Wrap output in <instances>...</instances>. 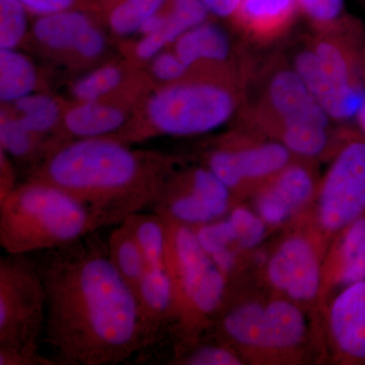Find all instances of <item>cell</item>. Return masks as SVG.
Here are the masks:
<instances>
[{
    "mask_svg": "<svg viewBox=\"0 0 365 365\" xmlns=\"http://www.w3.org/2000/svg\"><path fill=\"white\" fill-rule=\"evenodd\" d=\"M98 232L43 252L45 341L57 365H114L143 351L133 289Z\"/></svg>",
    "mask_w": 365,
    "mask_h": 365,
    "instance_id": "1",
    "label": "cell"
},
{
    "mask_svg": "<svg viewBox=\"0 0 365 365\" xmlns=\"http://www.w3.org/2000/svg\"><path fill=\"white\" fill-rule=\"evenodd\" d=\"M174 165L172 158L132 150L113 136L72 139L48 151L30 179L66 191L103 230L150 208Z\"/></svg>",
    "mask_w": 365,
    "mask_h": 365,
    "instance_id": "2",
    "label": "cell"
},
{
    "mask_svg": "<svg viewBox=\"0 0 365 365\" xmlns=\"http://www.w3.org/2000/svg\"><path fill=\"white\" fill-rule=\"evenodd\" d=\"M101 230L83 204L49 182L29 179L0 201V246L6 254L43 253Z\"/></svg>",
    "mask_w": 365,
    "mask_h": 365,
    "instance_id": "3",
    "label": "cell"
},
{
    "mask_svg": "<svg viewBox=\"0 0 365 365\" xmlns=\"http://www.w3.org/2000/svg\"><path fill=\"white\" fill-rule=\"evenodd\" d=\"M230 71L199 74L168 83L151 93L144 118L115 138L125 143L151 136H188L222 126L237 109L239 97Z\"/></svg>",
    "mask_w": 365,
    "mask_h": 365,
    "instance_id": "4",
    "label": "cell"
},
{
    "mask_svg": "<svg viewBox=\"0 0 365 365\" xmlns=\"http://www.w3.org/2000/svg\"><path fill=\"white\" fill-rule=\"evenodd\" d=\"M167 228L165 270L172 283L178 337L175 351L199 340L212 327L227 292V278L202 248L193 227L165 220Z\"/></svg>",
    "mask_w": 365,
    "mask_h": 365,
    "instance_id": "5",
    "label": "cell"
},
{
    "mask_svg": "<svg viewBox=\"0 0 365 365\" xmlns=\"http://www.w3.org/2000/svg\"><path fill=\"white\" fill-rule=\"evenodd\" d=\"M294 71L331 119L356 116L365 100V30L356 21L299 53Z\"/></svg>",
    "mask_w": 365,
    "mask_h": 365,
    "instance_id": "6",
    "label": "cell"
},
{
    "mask_svg": "<svg viewBox=\"0 0 365 365\" xmlns=\"http://www.w3.org/2000/svg\"><path fill=\"white\" fill-rule=\"evenodd\" d=\"M47 294L38 260L30 255L0 259V349H40Z\"/></svg>",
    "mask_w": 365,
    "mask_h": 365,
    "instance_id": "7",
    "label": "cell"
},
{
    "mask_svg": "<svg viewBox=\"0 0 365 365\" xmlns=\"http://www.w3.org/2000/svg\"><path fill=\"white\" fill-rule=\"evenodd\" d=\"M217 338L239 351L289 352L306 341L307 319L288 299L244 302L222 313Z\"/></svg>",
    "mask_w": 365,
    "mask_h": 365,
    "instance_id": "8",
    "label": "cell"
},
{
    "mask_svg": "<svg viewBox=\"0 0 365 365\" xmlns=\"http://www.w3.org/2000/svg\"><path fill=\"white\" fill-rule=\"evenodd\" d=\"M365 215V135L348 134L327 172L318 201V220L328 234H340Z\"/></svg>",
    "mask_w": 365,
    "mask_h": 365,
    "instance_id": "9",
    "label": "cell"
},
{
    "mask_svg": "<svg viewBox=\"0 0 365 365\" xmlns=\"http://www.w3.org/2000/svg\"><path fill=\"white\" fill-rule=\"evenodd\" d=\"M234 194L207 167L185 172L173 170L150 211L160 217L191 227L225 217Z\"/></svg>",
    "mask_w": 365,
    "mask_h": 365,
    "instance_id": "10",
    "label": "cell"
},
{
    "mask_svg": "<svg viewBox=\"0 0 365 365\" xmlns=\"http://www.w3.org/2000/svg\"><path fill=\"white\" fill-rule=\"evenodd\" d=\"M253 115L255 122L275 138L283 131L302 125L329 127L331 119L294 68L273 74L265 98Z\"/></svg>",
    "mask_w": 365,
    "mask_h": 365,
    "instance_id": "11",
    "label": "cell"
},
{
    "mask_svg": "<svg viewBox=\"0 0 365 365\" xmlns=\"http://www.w3.org/2000/svg\"><path fill=\"white\" fill-rule=\"evenodd\" d=\"M292 153L279 141L222 144L208 155V168L232 194L248 184H265L292 163Z\"/></svg>",
    "mask_w": 365,
    "mask_h": 365,
    "instance_id": "12",
    "label": "cell"
},
{
    "mask_svg": "<svg viewBox=\"0 0 365 365\" xmlns=\"http://www.w3.org/2000/svg\"><path fill=\"white\" fill-rule=\"evenodd\" d=\"M36 42L46 51L81 63H91L104 54L106 38L90 13L68 9L38 16L32 26Z\"/></svg>",
    "mask_w": 365,
    "mask_h": 365,
    "instance_id": "13",
    "label": "cell"
},
{
    "mask_svg": "<svg viewBox=\"0 0 365 365\" xmlns=\"http://www.w3.org/2000/svg\"><path fill=\"white\" fill-rule=\"evenodd\" d=\"M313 240L294 234L283 240L268 262L269 282L285 299L309 302L322 290V262Z\"/></svg>",
    "mask_w": 365,
    "mask_h": 365,
    "instance_id": "14",
    "label": "cell"
},
{
    "mask_svg": "<svg viewBox=\"0 0 365 365\" xmlns=\"http://www.w3.org/2000/svg\"><path fill=\"white\" fill-rule=\"evenodd\" d=\"M328 330L339 361L365 364V279L343 288L331 302Z\"/></svg>",
    "mask_w": 365,
    "mask_h": 365,
    "instance_id": "15",
    "label": "cell"
},
{
    "mask_svg": "<svg viewBox=\"0 0 365 365\" xmlns=\"http://www.w3.org/2000/svg\"><path fill=\"white\" fill-rule=\"evenodd\" d=\"M316 182L304 165L290 163L263 184L256 199L257 215L266 225L287 222L313 199Z\"/></svg>",
    "mask_w": 365,
    "mask_h": 365,
    "instance_id": "16",
    "label": "cell"
},
{
    "mask_svg": "<svg viewBox=\"0 0 365 365\" xmlns=\"http://www.w3.org/2000/svg\"><path fill=\"white\" fill-rule=\"evenodd\" d=\"M134 294L145 351L160 345L174 327V294L165 268L148 269Z\"/></svg>",
    "mask_w": 365,
    "mask_h": 365,
    "instance_id": "17",
    "label": "cell"
},
{
    "mask_svg": "<svg viewBox=\"0 0 365 365\" xmlns=\"http://www.w3.org/2000/svg\"><path fill=\"white\" fill-rule=\"evenodd\" d=\"M128 121L125 106L115 100L76 102L62 116V134L67 140L116 135ZM66 140V141H67Z\"/></svg>",
    "mask_w": 365,
    "mask_h": 365,
    "instance_id": "18",
    "label": "cell"
},
{
    "mask_svg": "<svg viewBox=\"0 0 365 365\" xmlns=\"http://www.w3.org/2000/svg\"><path fill=\"white\" fill-rule=\"evenodd\" d=\"M163 25L158 32L143 36L134 48L136 59L148 62L190 29L206 21L209 14L201 0H165L160 9Z\"/></svg>",
    "mask_w": 365,
    "mask_h": 365,
    "instance_id": "19",
    "label": "cell"
},
{
    "mask_svg": "<svg viewBox=\"0 0 365 365\" xmlns=\"http://www.w3.org/2000/svg\"><path fill=\"white\" fill-rule=\"evenodd\" d=\"M173 47L192 72L201 67H208V71H228L225 67L232 45L220 26L204 21L182 34Z\"/></svg>",
    "mask_w": 365,
    "mask_h": 365,
    "instance_id": "20",
    "label": "cell"
},
{
    "mask_svg": "<svg viewBox=\"0 0 365 365\" xmlns=\"http://www.w3.org/2000/svg\"><path fill=\"white\" fill-rule=\"evenodd\" d=\"M299 11L297 0H241L234 20L255 39L269 41L287 32Z\"/></svg>",
    "mask_w": 365,
    "mask_h": 365,
    "instance_id": "21",
    "label": "cell"
},
{
    "mask_svg": "<svg viewBox=\"0 0 365 365\" xmlns=\"http://www.w3.org/2000/svg\"><path fill=\"white\" fill-rule=\"evenodd\" d=\"M330 268L333 287L345 288L365 279V215L340 232Z\"/></svg>",
    "mask_w": 365,
    "mask_h": 365,
    "instance_id": "22",
    "label": "cell"
},
{
    "mask_svg": "<svg viewBox=\"0 0 365 365\" xmlns=\"http://www.w3.org/2000/svg\"><path fill=\"white\" fill-rule=\"evenodd\" d=\"M38 73L32 60L16 49H0V100L13 104L35 93Z\"/></svg>",
    "mask_w": 365,
    "mask_h": 365,
    "instance_id": "23",
    "label": "cell"
},
{
    "mask_svg": "<svg viewBox=\"0 0 365 365\" xmlns=\"http://www.w3.org/2000/svg\"><path fill=\"white\" fill-rule=\"evenodd\" d=\"M107 246L113 265L127 284L135 292L148 271V265L126 223L121 222L113 227Z\"/></svg>",
    "mask_w": 365,
    "mask_h": 365,
    "instance_id": "24",
    "label": "cell"
},
{
    "mask_svg": "<svg viewBox=\"0 0 365 365\" xmlns=\"http://www.w3.org/2000/svg\"><path fill=\"white\" fill-rule=\"evenodd\" d=\"M143 252L148 269L165 268L167 228L162 217L157 213H134L124 220Z\"/></svg>",
    "mask_w": 365,
    "mask_h": 365,
    "instance_id": "25",
    "label": "cell"
},
{
    "mask_svg": "<svg viewBox=\"0 0 365 365\" xmlns=\"http://www.w3.org/2000/svg\"><path fill=\"white\" fill-rule=\"evenodd\" d=\"M0 144L1 150L9 157L23 162H33V168L50 150L49 144L29 130L16 115L4 111L0 120Z\"/></svg>",
    "mask_w": 365,
    "mask_h": 365,
    "instance_id": "26",
    "label": "cell"
},
{
    "mask_svg": "<svg viewBox=\"0 0 365 365\" xmlns=\"http://www.w3.org/2000/svg\"><path fill=\"white\" fill-rule=\"evenodd\" d=\"M14 114L23 122L29 130L43 140L51 132L56 131L61 125V107L54 98L45 93H31L13 103Z\"/></svg>",
    "mask_w": 365,
    "mask_h": 365,
    "instance_id": "27",
    "label": "cell"
},
{
    "mask_svg": "<svg viewBox=\"0 0 365 365\" xmlns=\"http://www.w3.org/2000/svg\"><path fill=\"white\" fill-rule=\"evenodd\" d=\"M126 83V71L118 64H106L93 69L76 81L71 95L76 102L113 100Z\"/></svg>",
    "mask_w": 365,
    "mask_h": 365,
    "instance_id": "28",
    "label": "cell"
},
{
    "mask_svg": "<svg viewBox=\"0 0 365 365\" xmlns=\"http://www.w3.org/2000/svg\"><path fill=\"white\" fill-rule=\"evenodd\" d=\"M165 0H125L105 14L113 33L121 37L138 33L144 21L157 14Z\"/></svg>",
    "mask_w": 365,
    "mask_h": 365,
    "instance_id": "29",
    "label": "cell"
},
{
    "mask_svg": "<svg viewBox=\"0 0 365 365\" xmlns=\"http://www.w3.org/2000/svg\"><path fill=\"white\" fill-rule=\"evenodd\" d=\"M170 364L185 365H241L244 364L240 353L232 346L218 339L215 342L197 341L191 346L178 350Z\"/></svg>",
    "mask_w": 365,
    "mask_h": 365,
    "instance_id": "30",
    "label": "cell"
},
{
    "mask_svg": "<svg viewBox=\"0 0 365 365\" xmlns=\"http://www.w3.org/2000/svg\"><path fill=\"white\" fill-rule=\"evenodd\" d=\"M28 14L20 0H0V49H16L25 40Z\"/></svg>",
    "mask_w": 365,
    "mask_h": 365,
    "instance_id": "31",
    "label": "cell"
},
{
    "mask_svg": "<svg viewBox=\"0 0 365 365\" xmlns=\"http://www.w3.org/2000/svg\"><path fill=\"white\" fill-rule=\"evenodd\" d=\"M234 230L240 250L254 248L265 237L266 223L259 216L244 206L234 207L227 216Z\"/></svg>",
    "mask_w": 365,
    "mask_h": 365,
    "instance_id": "32",
    "label": "cell"
},
{
    "mask_svg": "<svg viewBox=\"0 0 365 365\" xmlns=\"http://www.w3.org/2000/svg\"><path fill=\"white\" fill-rule=\"evenodd\" d=\"M299 11L321 30H336L347 23L344 0H297Z\"/></svg>",
    "mask_w": 365,
    "mask_h": 365,
    "instance_id": "33",
    "label": "cell"
},
{
    "mask_svg": "<svg viewBox=\"0 0 365 365\" xmlns=\"http://www.w3.org/2000/svg\"><path fill=\"white\" fill-rule=\"evenodd\" d=\"M150 74L160 83H176L192 73L188 66L178 56L174 49H165L148 61Z\"/></svg>",
    "mask_w": 365,
    "mask_h": 365,
    "instance_id": "34",
    "label": "cell"
},
{
    "mask_svg": "<svg viewBox=\"0 0 365 365\" xmlns=\"http://www.w3.org/2000/svg\"><path fill=\"white\" fill-rule=\"evenodd\" d=\"M0 365H57L52 357L41 354L34 348H2Z\"/></svg>",
    "mask_w": 365,
    "mask_h": 365,
    "instance_id": "35",
    "label": "cell"
},
{
    "mask_svg": "<svg viewBox=\"0 0 365 365\" xmlns=\"http://www.w3.org/2000/svg\"><path fill=\"white\" fill-rule=\"evenodd\" d=\"M29 13L36 16L59 13L68 9H85L83 0H20Z\"/></svg>",
    "mask_w": 365,
    "mask_h": 365,
    "instance_id": "36",
    "label": "cell"
},
{
    "mask_svg": "<svg viewBox=\"0 0 365 365\" xmlns=\"http://www.w3.org/2000/svg\"><path fill=\"white\" fill-rule=\"evenodd\" d=\"M204 6L213 16L220 18L234 19L241 0H201Z\"/></svg>",
    "mask_w": 365,
    "mask_h": 365,
    "instance_id": "37",
    "label": "cell"
},
{
    "mask_svg": "<svg viewBox=\"0 0 365 365\" xmlns=\"http://www.w3.org/2000/svg\"><path fill=\"white\" fill-rule=\"evenodd\" d=\"M13 168L9 163V155L1 150V184H0V201L4 200L16 189Z\"/></svg>",
    "mask_w": 365,
    "mask_h": 365,
    "instance_id": "38",
    "label": "cell"
},
{
    "mask_svg": "<svg viewBox=\"0 0 365 365\" xmlns=\"http://www.w3.org/2000/svg\"><path fill=\"white\" fill-rule=\"evenodd\" d=\"M355 118H356L357 123L359 125L360 131L365 135V100Z\"/></svg>",
    "mask_w": 365,
    "mask_h": 365,
    "instance_id": "39",
    "label": "cell"
}]
</instances>
